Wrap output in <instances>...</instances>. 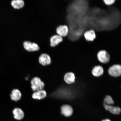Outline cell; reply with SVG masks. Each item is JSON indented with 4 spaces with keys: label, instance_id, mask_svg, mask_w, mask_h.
<instances>
[{
    "label": "cell",
    "instance_id": "9a60e30c",
    "mask_svg": "<svg viewBox=\"0 0 121 121\" xmlns=\"http://www.w3.org/2000/svg\"><path fill=\"white\" fill-rule=\"evenodd\" d=\"M92 73L94 76L99 77L102 76L104 73L103 68L100 66H95L92 69Z\"/></svg>",
    "mask_w": 121,
    "mask_h": 121
},
{
    "label": "cell",
    "instance_id": "277c9868",
    "mask_svg": "<svg viewBox=\"0 0 121 121\" xmlns=\"http://www.w3.org/2000/svg\"><path fill=\"white\" fill-rule=\"evenodd\" d=\"M109 74L112 76L117 77L121 75V66L119 65H115L110 67L108 69Z\"/></svg>",
    "mask_w": 121,
    "mask_h": 121
},
{
    "label": "cell",
    "instance_id": "2e32d148",
    "mask_svg": "<svg viewBox=\"0 0 121 121\" xmlns=\"http://www.w3.org/2000/svg\"><path fill=\"white\" fill-rule=\"evenodd\" d=\"M11 4L13 8L18 9L24 6L25 2L22 0H13L11 1Z\"/></svg>",
    "mask_w": 121,
    "mask_h": 121
},
{
    "label": "cell",
    "instance_id": "e0dca14e",
    "mask_svg": "<svg viewBox=\"0 0 121 121\" xmlns=\"http://www.w3.org/2000/svg\"><path fill=\"white\" fill-rule=\"evenodd\" d=\"M114 104V101L111 96L107 95L104 99V104L108 105H112Z\"/></svg>",
    "mask_w": 121,
    "mask_h": 121
},
{
    "label": "cell",
    "instance_id": "4fadbf2b",
    "mask_svg": "<svg viewBox=\"0 0 121 121\" xmlns=\"http://www.w3.org/2000/svg\"><path fill=\"white\" fill-rule=\"evenodd\" d=\"M47 95L46 91L43 90L35 92L33 94L32 97L34 99L40 100L46 97Z\"/></svg>",
    "mask_w": 121,
    "mask_h": 121
},
{
    "label": "cell",
    "instance_id": "5bb4252c",
    "mask_svg": "<svg viewBox=\"0 0 121 121\" xmlns=\"http://www.w3.org/2000/svg\"><path fill=\"white\" fill-rule=\"evenodd\" d=\"M22 97V93L18 89H14L12 91L10 95V97L12 100L17 101L20 99Z\"/></svg>",
    "mask_w": 121,
    "mask_h": 121
},
{
    "label": "cell",
    "instance_id": "5b68a950",
    "mask_svg": "<svg viewBox=\"0 0 121 121\" xmlns=\"http://www.w3.org/2000/svg\"><path fill=\"white\" fill-rule=\"evenodd\" d=\"M39 60L40 64L43 66L49 65L51 62L50 57L46 53L42 54L39 57Z\"/></svg>",
    "mask_w": 121,
    "mask_h": 121
},
{
    "label": "cell",
    "instance_id": "6da1fadb",
    "mask_svg": "<svg viewBox=\"0 0 121 121\" xmlns=\"http://www.w3.org/2000/svg\"><path fill=\"white\" fill-rule=\"evenodd\" d=\"M31 88L35 92L43 90L45 87L44 83L42 81L40 78L35 77L31 79Z\"/></svg>",
    "mask_w": 121,
    "mask_h": 121
},
{
    "label": "cell",
    "instance_id": "30bf717a",
    "mask_svg": "<svg viewBox=\"0 0 121 121\" xmlns=\"http://www.w3.org/2000/svg\"><path fill=\"white\" fill-rule=\"evenodd\" d=\"M104 106L106 110L110 111L113 114L119 115L121 113V109L120 107L107 105L105 104H104Z\"/></svg>",
    "mask_w": 121,
    "mask_h": 121
},
{
    "label": "cell",
    "instance_id": "d6986e66",
    "mask_svg": "<svg viewBox=\"0 0 121 121\" xmlns=\"http://www.w3.org/2000/svg\"><path fill=\"white\" fill-rule=\"evenodd\" d=\"M102 121H111L110 119H106L102 120Z\"/></svg>",
    "mask_w": 121,
    "mask_h": 121
},
{
    "label": "cell",
    "instance_id": "ba28073f",
    "mask_svg": "<svg viewBox=\"0 0 121 121\" xmlns=\"http://www.w3.org/2000/svg\"><path fill=\"white\" fill-rule=\"evenodd\" d=\"M63 41L62 37L57 35H54L50 39V45L51 47H55Z\"/></svg>",
    "mask_w": 121,
    "mask_h": 121
},
{
    "label": "cell",
    "instance_id": "3957f363",
    "mask_svg": "<svg viewBox=\"0 0 121 121\" xmlns=\"http://www.w3.org/2000/svg\"><path fill=\"white\" fill-rule=\"evenodd\" d=\"M97 58L101 63H106L110 60V56L106 51L102 50L99 51L97 54Z\"/></svg>",
    "mask_w": 121,
    "mask_h": 121
},
{
    "label": "cell",
    "instance_id": "8fae6325",
    "mask_svg": "<svg viewBox=\"0 0 121 121\" xmlns=\"http://www.w3.org/2000/svg\"><path fill=\"white\" fill-rule=\"evenodd\" d=\"M14 117L16 120H20L23 119L24 113L21 108H17L14 109L13 112Z\"/></svg>",
    "mask_w": 121,
    "mask_h": 121
},
{
    "label": "cell",
    "instance_id": "52a82bcc",
    "mask_svg": "<svg viewBox=\"0 0 121 121\" xmlns=\"http://www.w3.org/2000/svg\"><path fill=\"white\" fill-rule=\"evenodd\" d=\"M61 110L62 114L66 117H69L71 116L73 112V109L72 107L68 105L62 106Z\"/></svg>",
    "mask_w": 121,
    "mask_h": 121
},
{
    "label": "cell",
    "instance_id": "9c48e42d",
    "mask_svg": "<svg viewBox=\"0 0 121 121\" xmlns=\"http://www.w3.org/2000/svg\"><path fill=\"white\" fill-rule=\"evenodd\" d=\"M75 79L74 74L72 72L67 73L64 76V81L68 84H71L74 83Z\"/></svg>",
    "mask_w": 121,
    "mask_h": 121
},
{
    "label": "cell",
    "instance_id": "7a4b0ae2",
    "mask_svg": "<svg viewBox=\"0 0 121 121\" xmlns=\"http://www.w3.org/2000/svg\"><path fill=\"white\" fill-rule=\"evenodd\" d=\"M23 45L25 49L28 52H35L38 51L40 49L39 45L37 43L28 41L24 42Z\"/></svg>",
    "mask_w": 121,
    "mask_h": 121
},
{
    "label": "cell",
    "instance_id": "8992f818",
    "mask_svg": "<svg viewBox=\"0 0 121 121\" xmlns=\"http://www.w3.org/2000/svg\"><path fill=\"white\" fill-rule=\"evenodd\" d=\"M69 32V28L66 25H60L56 28V32L57 35L62 37L67 36Z\"/></svg>",
    "mask_w": 121,
    "mask_h": 121
},
{
    "label": "cell",
    "instance_id": "7c38bea8",
    "mask_svg": "<svg viewBox=\"0 0 121 121\" xmlns=\"http://www.w3.org/2000/svg\"><path fill=\"white\" fill-rule=\"evenodd\" d=\"M96 33L93 30H88L84 33V36L86 40L88 41L94 40L96 37Z\"/></svg>",
    "mask_w": 121,
    "mask_h": 121
},
{
    "label": "cell",
    "instance_id": "ac0fdd59",
    "mask_svg": "<svg viewBox=\"0 0 121 121\" xmlns=\"http://www.w3.org/2000/svg\"><path fill=\"white\" fill-rule=\"evenodd\" d=\"M104 3L107 5H110L114 4L115 0H104L103 1Z\"/></svg>",
    "mask_w": 121,
    "mask_h": 121
}]
</instances>
